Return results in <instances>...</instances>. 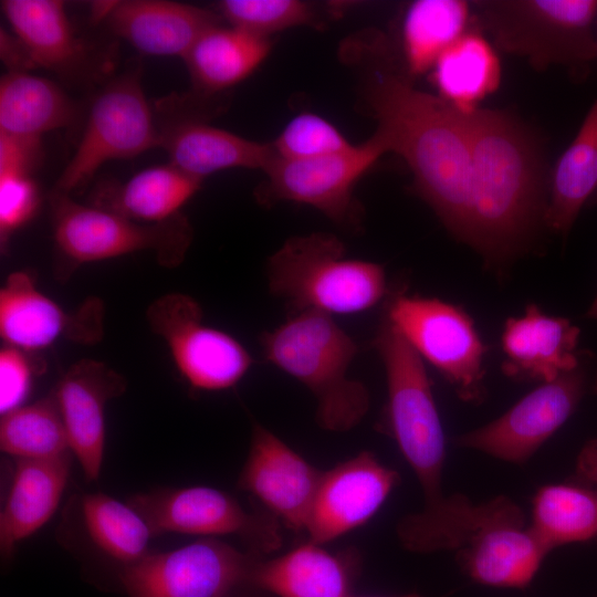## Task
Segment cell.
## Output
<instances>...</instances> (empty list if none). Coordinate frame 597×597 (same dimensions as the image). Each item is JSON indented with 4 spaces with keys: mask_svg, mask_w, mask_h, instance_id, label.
Returning <instances> with one entry per match:
<instances>
[{
    "mask_svg": "<svg viewBox=\"0 0 597 597\" xmlns=\"http://www.w3.org/2000/svg\"><path fill=\"white\" fill-rule=\"evenodd\" d=\"M438 96L461 113H471L501 82V63L491 43L476 31H467L431 69Z\"/></svg>",
    "mask_w": 597,
    "mask_h": 597,
    "instance_id": "cell-30",
    "label": "cell"
},
{
    "mask_svg": "<svg viewBox=\"0 0 597 597\" xmlns=\"http://www.w3.org/2000/svg\"><path fill=\"white\" fill-rule=\"evenodd\" d=\"M483 15L496 43L527 57L537 67L582 66L597 57L593 23L595 0H521L483 4Z\"/></svg>",
    "mask_w": 597,
    "mask_h": 597,
    "instance_id": "cell-8",
    "label": "cell"
},
{
    "mask_svg": "<svg viewBox=\"0 0 597 597\" xmlns=\"http://www.w3.org/2000/svg\"><path fill=\"white\" fill-rule=\"evenodd\" d=\"M577 474L597 484V440L588 441L582 449L576 464Z\"/></svg>",
    "mask_w": 597,
    "mask_h": 597,
    "instance_id": "cell-41",
    "label": "cell"
},
{
    "mask_svg": "<svg viewBox=\"0 0 597 597\" xmlns=\"http://www.w3.org/2000/svg\"><path fill=\"white\" fill-rule=\"evenodd\" d=\"M217 13L229 25L265 39L318 21L314 6L302 0H222Z\"/></svg>",
    "mask_w": 597,
    "mask_h": 597,
    "instance_id": "cell-35",
    "label": "cell"
},
{
    "mask_svg": "<svg viewBox=\"0 0 597 597\" xmlns=\"http://www.w3.org/2000/svg\"><path fill=\"white\" fill-rule=\"evenodd\" d=\"M270 51V39L231 25H214L182 57L191 81L190 91L205 96H226L264 62Z\"/></svg>",
    "mask_w": 597,
    "mask_h": 597,
    "instance_id": "cell-26",
    "label": "cell"
},
{
    "mask_svg": "<svg viewBox=\"0 0 597 597\" xmlns=\"http://www.w3.org/2000/svg\"><path fill=\"white\" fill-rule=\"evenodd\" d=\"M373 345L386 374L387 431L420 484L422 509L437 507L447 496L442 490L446 441L423 359L386 314Z\"/></svg>",
    "mask_w": 597,
    "mask_h": 597,
    "instance_id": "cell-5",
    "label": "cell"
},
{
    "mask_svg": "<svg viewBox=\"0 0 597 597\" xmlns=\"http://www.w3.org/2000/svg\"><path fill=\"white\" fill-rule=\"evenodd\" d=\"M530 525L551 552L568 543L597 536V492L569 484H547L538 489Z\"/></svg>",
    "mask_w": 597,
    "mask_h": 597,
    "instance_id": "cell-32",
    "label": "cell"
},
{
    "mask_svg": "<svg viewBox=\"0 0 597 597\" xmlns=\"http://www.w3.org/2000/svg\"><path fill=\"white\" fill-rule=\"evenodd\" d=\"M597 196V100L549 179L544 216L548 229L567 234L580 211Z\"/></svg>",
    "mask_w": 597,
    "mask_h": 597,
    "instance_id": "cell-29",
    "label": "cell"
},
{
    "mask_svg": "<svg viewBox=\"0 0 597 597\" xmlns=\"http://www.w3.org/2000/svg\"><path fill=\"white\" fill-rule=\"evenodd\" d=\"M40 205V191L30 174H0V238L9 235L33 218Z\"/></svg>",
    "mask_w": 597,
    "mask_h": 597,
    "instance_id": "cell-37",
    "label": "cell"
},
{
    "mask_svg": "<svg viewBox=\"0 0 597 597\" xmlns=\"http://www.w3.org/2000/svg\"><path fill=\"white\" fill-rule=\"evenodd\" d=\"M0 449L24 460L52 459L72 452L53 392L1 415Z\"/></svg>",
    "mask_w": 597,
    "mask_h": 597,
    "instance_id": "cell-33",
    "label": "cell"
},
{
    "mask_svg": "<svg viewBox=\"0 0 597 597\" xmlns=\"http://www.w3.org/2000/svg\"><path fill=\"white\" fill-rule=\"evenodd\" d=\"M470 4L463 0H416L404 14L401 49L410 78L430 72L438 57L468 30Z\"/></svg>",
    "mask_w": 597,
    "mask_h": 597,
    "instance_id": "cell-31",
    "label": "cell"
},
{
    "mask_svg": "<svg viewBox=\"0 0 597 597\" xmlns=\"http://www.w3.org/2000/svg\"><path fill=\"white\" fill-rule=\"evenodd\" d=\"M0 53L9 72H28L34 67L21 41L3 30L0 32Z\"/></svg>",
    "mask_w": 597,
    "mask_h": 597,
    "instance_id": "cell-40",
    "label": "cell"
},
{
    "mask_svg": "<svg viewBox=\"0 0 597 597\" xmlns=\"http://www.w3.org/2000/svg\"><path fill=\"white\" fill-rule=\"evenodd\" d=\"M264 359L303 384L316 400V422L324 430L346 432L366 416L367 387L348 376L358 353L356 342L317 311H300L260 338Z\"/></svg>",
    "mask_w": 597,
    "mask_h": 597,
    "instance_id": "cell-3",
    "label": "cell"
},
{
    "mask_svg": "<svg viewBox=\"0 0 597 597\" xmlns=\"http://www.w3.org/2000/svg\"><path fill=\"white\" fill-rule=\"evenodd\" d=\"M142 74L143 65L135 61L102 84L91 102L76 149L52 192L71 196L106 161L160 147L154 107L145 96Z\"/></svg>",
    "mask_w": 597,
    "mask_h": 597,
    "instance_id": "cell-7",
    "label": "cell"
},
{
    "mask_svg": "<svg viewBox=\"0 0 597 597\" xmlns=\"http://www.w3.org/2000/svg\"><path fill=\"white\" fill-rule=\"evenodd\" d=\"M596 359L583 352L579 364L524 396L495 420L457 438V444L521 464L572 416L597 385Z\"/></svg>",
    "mask_w": 597,
    "mask_h": 597,
    "instance_id": "cell-11",
    "label": "cell"
},
{
    "mask_svg": "<svg viewBox=\"0 0 597 597\" xmlns=\"http://www.w3.org/2000/svg\"><path fill=\"white\" fill-rule=\"evenodd\" d=\"M104 306L91 297L76 311L65 312L44 295L30 274L11 273L0 291V336L6 345L39 352L59 338L94 344L103 336Z\"/></svg>",
    "mask_w": 597,
    "mask_h": 597,
    "instance_id": "cell-16",
    "label": "cell"
},
{
    "mask_svg": "<svg viewBox=\"0 0 597 597\" xmlns=\"http://www.w3.org/2000/svg\"><path fill=\"white\" fill-rule=\"evenodd\" d=\"M55 248L54 275L67 281L86 263L151 251L165 268L182 263L193 230L184 213L157 223H143L82 205L72 196L50 193Z\"/></svg>",
    "mask_w": 597,
    "mask_h": 597,
    "instance_id": "cell-6",
    "label": "cell"
},
{
    "mask_svg": "<svg viewBox=\"0 0 597 597\" xmlns=\"http://www.w3.org/2000/svg\"><path fill=\"white\" fill-rule=\"evenodd\" d=\"M282 159H308L334 155L354 147L346 136L323 116L303 112L294 116L271 143Z\"/></svg>",
    "mask_w": 597,
    "mask_h": 597,
    "instance_id": "cell-36",
    "label": "cell"
},
{
    "mask_svg": "<svg viewBox=\"0 0 597 597\" xmlns=\"http://www.w3.org/2000/svg\"><path fill=\"white\" fill-rule=\"evenodd\" d=\"M579 329L568 320L527 305L523 316L509 318L502 334L503 371L512 378L552 381L575 368Z\"/></svg>",
    "mask_w": 597,
    "mask_h": 597,
    "instance_id": "cell-22",
    "label": "cell"
},
{
    "mask_svg": "<svg viewBox=\"0 0 597 597\" xmlns=\"http://www.w3.org/2000/svg\"><path fill=\"white\" fill-rule=\"evenodd\" d=\"M44 370L42 362L20 348L6 345L0 350V413L22 406L33 379Z\"/></svg>",
    "mask_w": 597,
    "mask_h": 597,
    "instance_id": "cell-38",
    "label": "cell"
},
{
    "mask_svg": "<svg viewBox=\"0 0 597 597\" xmlns=\"http://www.w3.org/2000/svg\"><path fill=\"white\" fill-rule=\"evenodd\" d=\"M126 389V379L94 359L72 365L52 391L72 453L88 481L98 479L105 448V407Z\"/></svg>",
    "mask_w": 597,
    "mask_h": 597,
    "instance_id": "cell-19",
    "label": "cell"
},
{
    "mask_svg": "<svg viewBox=\"0 0 597 597\" xmlns=\"http://www.w3.org/2000/svg\"><path fill=\"white\" fill-rule=\"evenodd\" d=\"M146 320L166 342L181 376L196 389H229L251 367L247 348L230 334L206 325L201 306L189 295L158 297L148 306Z\"/></svg>",
    "mask_w": 597,
    "mask_h": 597,
    "instance_id": "cell-13",
    "label": "cell"
},
{
    "mask_svg": "<svg viewBox=\"0 0 597 597\" xmlns=\"http://www.w3.org/2000/svg\"><path fill=\"white\" fill-rule=\"evenodd\" d=\"M158 132L169 163L201 181L229 168L264 171L275 157L271 143L251 140L208 122H176L158 126Z\"/></svg>",
    "mask_w": 597,
    "mask_h": 597,
    "instance_id": "cell-23",
    "label": "cell"
},
{
    "mask_svg": "<svg viewBox=\"0 0 597 597\" xmlns=\"http://www.w3.org/2000/svg\"><path fill=\"white\" fill-rule=\"evenodd\" d=\"M256 558L206 537L148 553L119 574L127 597H226L249 577Z\"/></svg>",
    "mask_w": 597,
    "mask_h": 597,
    "instance_id": "cell-14",
    "label": "cell"
},
{
    "mask_svg": "<svg viewBox=\"0 0 597 597\" xmlns=\"http://www.w3.org/2000/svg\"><path fill=\"white\" fill-rule=\"evenodd\" d=\"M201 180L172 164L144 169L126 181L102 180L88 205L143 223H157L181 213V207L201 187Z\"/></svg>",
    "mask_w": 597,
    "mask_h": 597,
    "instance_id": "cell-25",
    "label": "cell"
},
{
    "mask_svg": "<svg viewBox=\"0 0 597 597\" xmlns=\"http://www.w3.org/2000/svg\"><path fill=\"white\" fill-rule=\"evenodd\" d=\"M343 56L359 75L360 102L377 122L375 134L388 153L406 161L415 192L451 234L465 242L471 146L464 114L438 95L416 88L378 33L350 39Z\"/></svg>",
    "mask_w": 597,
    "mask_h": 597,
    "instance_id": "cell-1",
    "label": "cell"
},
{
    "mask_svg": "<svg viewBox=\"0 0 597 597\" xmlns=\"http://www.w3.org/2000/svg\"><path fill=\"white\" fill-rule=\"evenodd\" d=\"M586 317L591 318V320H597V296L594 300L593 304L590 305L586 314Z\"/></svg>",
    "mask_w": 597,
    "mask_h": 597,
    "instance_id": "cell-42",
    "label": "cell"
},
{
    "mask_svg": "<svg viewBox=\"0 0 597 597\" xmlns=\"http://www.w3.org/2000/svg\"><path fill=\"white\" fill-rule=\"evenodd\" d=\"M249 583L279 597H350L348 562L308 541L254 563Z\"/></svg>",
    "mask_w": 597,
    "mask_h": 597,
    "instance_id": "cell-27",
    "label": "cell"
},
{
    "mask_svg": "<svg viewBox=\"0 0 597 597\" xmlns=\"http://www.w3.org/2000/svg\"><path fill=\"white\" fill-rule=\"evenodd\" d=\"M72 452L43 459H15L11 485L0 513V549L6 557L54 514L66 488Z\"/></svg>",
    "mask_w": 597,
    "mask_h": 597,
    "instance_id": "cell-24",
    "label": "cell"
},
{
    "mask_svg": "<svg viewBox=\"0 0 597 597\" xmlns=\"http://www.w3.org/2000/svg\"><path fill=\"white\" fill-rule=\"evenodd\" d=\"M464 118L471 146L465 243L486 261L502 263L544 222L542 157L530 129L511 114L478 108Z\"/></svg>",
    "mask_w": 597,
    "mask_h": 597,
    "instance_id": "cell-2",
    "label": "cell"
},
{
    "mask_svg": "<svg viewBox=\"0 0 597 597\" xmlns=\"http://www.w3.org/2000/svg\"><path fill=\"white\" fill-rule=\"evenodd\" d=\"M81 510L91 540L109 557L128 565L149 553L153 532L129 503L88 493L82 498Z\"/></svg>",
    "mask_w": 597,
    "mask_h": 597,
    "instance_id": "cell-34",
    "label": "cell"
},
{
    "mask_svg": "<svg viewBox=\"0 0 597 597\" xmlns=\"http://www.w3.org/2000/svg\"><path fill=\"white\" fill-rule=\"evenodd\" d=\"M399 483L396 470L363 451L322 472L305 532L324 545L369 521Z\"/></svg>",
    "mask_w": 597,
    "mask_h": 597,
    "instance_id": "cell-17",
    "label": "cell"
},
{
    "mask_svg": "<svg viewBox=\"0 0 597 597\" xmlns=\"http://www.w3.org/2000/svg\"><path fill=\"white\" fill-rule=\"evenodd\" d=\"M266 279L270 292L291 313L356 314L376 306L388 293L381 264L347 258L343 242L325 232L289 238L269 258Z\"/></svg>",
    "mask_w": 597,
    "mask_h": 597,
    "instance_id": "cell-4",
    "label": "cell"
},
{
    "mask_svg": "<svg viewBox=\"0 0 597 597\" xmlns=\"http://www.w3.org/2000/svg\"><path fill=\"white\" fill-rule=\"evenodd\" d=\"M1 9L33 66L75 82L103 74L96 52L76 34L63 1L3 0Z\"/></svg>",
    "mask_w": 597,
    "mask_h": 597,
    "instance_id": "cell-20",
    "label": "cell"
},
{
    "mask_svg": "<svg viewBox=\"0 0 597 597\" xmlns=\"http://www.w3.org/2000/svg\"><path fill=\"white\" fill-rule=\"evenodd\" d=\"M452 552L474 582L503 588L526 587L549 553L522 509L503 495L476 503Z\"/></svg>",
    "mask_w": 597,
    "mask_h": 597,
    "instance_id": "cell-12",
    "label": "cell"
},
{
    "mask_svg": "<svg viewBox=\"0 0 597 597\" xmlns=\"http://www.w3.org/2000/svg\"><path fill=\"white\" fill-rule=\"evenodd\" d=\"M40 138L0 135V174H30L40 160Z\"/></svg>",
    "mask_w": 597,
    "mask_h": 597,
    "instance_id": "cell-39",
    "label": "cell"
},
{
    "mask_svg": "<svg viewBox=\"0 0 597 597\" xmlns=\"http://www.w3.org/2000/svg\"><path fill=\"white\" fill-rule=\"evenodd\" d=\"M322 471L276 434L254 422L239 488L295 532L306 530Z\"/></svg>",
    "mask_w": 597,
    "mask_h": 597,
    "instance_id": "cell-18",
    "label": "cell"
},
{
    "mask_svg": "<svg viewBox=\"0 0 597 597\" xmlns=\"http://www.w3.org/2000/svg\"><path fill=\"white\" fill-rule=\"evenodd\" d=\"M385 153V143L374 133L363 144L334 155L308 159L275 156L255 198L266 207L283 201L307 205L337 224L358 228L362 209L354 188Z\"/></svg>",
    "mask_w": 597,
    "mask_h": 597,
    "instance_id": "cell-9",
    "label": "cell"
},
{
    "mask_svg": "<svg viewBox=\"0 0 597 597\" xmlns=\"http://www.w3.org/2000/svg\"><path fill=\"white\" fill-rule=\"evenodd\" d=\"M80 108L53 81L29 72H7L0 81V135L40 138L71 126Z\"/></svg>",
    "mask_w": 597,
    "mask_h": 597,
    "instance_id": "cell-28",
    "label": "cell"
},
{
    "mask_svg": "<svg viewBox=\"0 0 597 597\" xmlns=\"http://www.w3.org/2000/svg\"><path fill=\"white\" fill-rule=\"evenodd\" d=\"M129 504L145 519L153 535L180 533L216 538L238 535L260 553L281 545L274 516L253 514L228 493L210 486H189L136 494Z\"/></svg>",
    "mask_w": 597,
    "mask_h": 597,
    "instance_id": "cell-15",
    "label": "cell"
},
{
    "mask_svg": "<svg viewBox=\"0 0 597 597\" xmlns=\"http://www.w3.org/2000/svg\"><path fill=\"white\" fill-rule=\"evenodd\" d=\"M109 30L137 51L184 57L210 28L223 21L217 11L167 0L112 1L104 19Z\"/></svg>",
    "mask_w": 597,
    "mask_h": 597,
    "instance_id": "cell-21",
    "label": "cell"
},
{
    "mask_svg": "<svg viewBox=\"0 0 597 597\" xmlns=\"http://www.w3.org/2000/svg\"><path fill=\"white\" fill-rule=\"evenodd\" d=\"M350 597H353V596H350ZM397 597H423V596L418 595V594H408V595L397 596Z\"/></svg>",
    "mask_w": 597,
    "mask_h": 597,
    "instance_id": "cell-43",
    "label": "cell"
},
{
    "mask_svg": "<svg viewBox=\"0 0 597 597\" xmlns=\"http://www.w3.org/2000/svg\"><path fill=\"white\" fill-rule=\"evenodd\" d=\"M385 314L459 398L469 402L483 398L485 347L465 312L438 298L395 294Z\"/></svg>",
    "mask_w": 597,
    "mask_h": 597,
    "instance_id": "cell-10",
    "label": "cell"
}]
</instances>
